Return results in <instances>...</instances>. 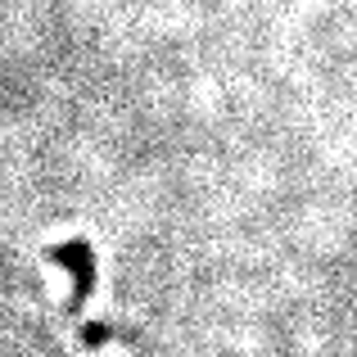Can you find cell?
<instances>
[{"mask_svg": "<svg viewBox=\"0 0 357 357\" xmlns=\"http://www.w3.org/2000/svg\"><path fill=\"white\" fill-rule=\"evenodd\" d=\"M50 258L73 271V312H77V307L86 303L91 285H96V253H91L86 240H68V244H59V249H50Z\"/></svg>", "mask_w": 357, "mask_h": 357, "instance_id": "6da1fadb", "label": "cell"}]
</instances>
